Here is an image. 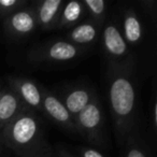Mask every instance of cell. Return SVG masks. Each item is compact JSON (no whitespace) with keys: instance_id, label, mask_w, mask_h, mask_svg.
I'll return each mask as SVG.
<instances>
[{"instance_id":"6da1fadb","label":"cell","mask_w":157,"mask_h":157,"mask_svg":"<svg viewBox=\"0 0 157 157\" xmlns=\"http://www.w3.org/2000/svg\"><path fill=\"white\" fill-rule=\"evenodd\" d=\"M110 103L116 117L123 120L130 116L135 109L136 93L129 78L116 76L110 86Z\"/></svg>"},{"instance_id":"7a4b0ae2","label":"cell","mask_w":157,"mask_h":157,"mask_svg":"<svg viewBox=\"0 0 157 157\" xmlns=\"http://www.w3.org/2000/svg\"><path fill=\"white\" fill-rule=\"evenodd\" d=\"M38 131L37 122L33 117L24 115L18 117L10 128V137L14 143L26 145L30 143Z\"/></svg>"},{"instance_id":"3957f363","label":"cell","mask_w":157,"mask_h":157,"mask_svg":"<svg viewBox=\"0 0 157 157\" xmlns=\"http://www.w3.org/2000/svg\"><path fill=\"white\" fill-rule=\"evenodd\" d=\"M103 42L107 51L114 56H122L126 52V43L118 29L110 25L103 31Z\"/></svg>"},{"instance_id":"277c9868","label":"cell","mask_w":157,"mask_h":157,"mask_svg":"<svg viewBox=\"0 0 157 157\" xmlns=\"http://www.w3.org/2000/svg\"><path fill=\"white\" fill-rule=\"evenodd\" d=\"M80 126L87 131H93L99 126L101 122V111L98 102H90L78 115Z\"/></svg>"},{"instance_id":"5b68a950","label":"cell","mask_w":157,"mask_h":157,"mask_svg":"<svg viewBox=\"0 0 157 157\" xmlns=\"http://www.w3.org/2000/svg\"><path fill=\"white\" fill-rule=\"evenodd\" d=\"M43 105L51 117H53L59 123H69L70 113L66 109L65 105L61 103L56 97L46 96L44 98Z\"/></svg>"},{"instance_id":"8992f818","label":"cell","mask_w":157,"mask_h":157,"mask_svg":"<svg viewBox=\"0 0 157 157\" xmlns=\"http://www.w3.org/2000/svg\"><path fill=\"white\" fill-rule=\"evenodd\" d=\"M90 103V94L85 90H75L66 98L65 107L69 113L78 114Z\"/></svg>"},{"instance_id":"52a82bcc","label":"cell","mask_w":157,"mask_h":157,"mask_svg":"<svg viewBox=\"0 0 157 157\" xmlns=\"http://www.w3.org/2000/svg\"><path fill=\"white\" fill-rule=\"evenodd\" d=\"M48 54L51 58L55 60H70L75 57L76 48L71 43L59 41L51 46Z\"/></svg>"},{"instance_id":"ba28073f","label":"cell","mask_w":157,"mask_h":157,"mask_svg":"<svg viewBox=\"0 0 157 157\" xmlns=\"http://www.w3.org/2000/svg\"><path fill=\"white\" fill-rule=\"evenodd\" d=\"M11 26L18 33H28L35 27V20L27 12H17L11 18Z\"/></svg>"},{"instance_id":"9c48e42d","label":"cell","mask_w":157,"mask_h":157,"mask_svg":"<svg viewBox=\"0 0 157 157\" xmlns=\"http://www.w3.org/2000/svg\"><path fill=\"white\" fill-rule=\"evenodd\" d=\"M18 107L17 98L11 93H7L0 98V121L6 122L15 114Z\"/></svg>"},{"instance_id":"30bf717a","label":"cell","mask_w":157,"mask_h":157,"mask_svg":"<svg viewBox=\"0 0 157 157\" xmlns=\"http://www.w3.org/2000/svg\"><path fill=\"white\" fill-rule=\"evenodd\" d=\"M124 31L127 41L136 43L141 38V24L135 15H129L124 22Z\"/></svg>"},{"instance_id":"8fae6325","label":"cell","mask_w":157,"mask_h":157,"mask_svg":"<svg viewBox=\"0 0 157 157\" xmlns=\"http://www.w3.org/2000/svg\"><path fill=\"white\" fill-rule=\"evenodd\" d=\"M20 92L24 100L28 105L33 107H38L41 102V95H40L39 90L33 83L29 81H25L21 84Z\"/></svg>"},{"instance_id":"7c38bea8","label":"cell","mask_w":157,"mask_h":157,"mask_svg":"<svg viewBox=\"0 0 157 157\" xmlns=\"http://www.w3.org/2000/svg\"><path fill=\"white\" fill-rule=\"evenodd\" d=\"M61 6L60 0H45L41 6L39 12L40 21L43 25H48L56 15L59 7Z\"/></svg>"},{"instance_id":"4fadbf2b","label":"cell","mask_w":157,"mask_h":157,"mask_svg":"<svg viewBox=\"0 0 157 157\" xmlns=\"http://www.w3.org/2000/svg\"><path fill=\"white\" fill-rule=\"evenodd\" d=\"M96 37V29L90 24H83L73 29L71 38L78 43H90Z\"/></svg>"},{"instance_id":"5bb4252c","label":"cell","mask_w":157,"mask_h":157,"mask_svg":"<svg viewBox=\"0 0 157 157\" xmlns=\"http://www.w3.org/2000/svg\"><path fill=\"white\" fill-rule=\"evenodd\" d=\"M82 13V6L78 1H71L69 2L63 11V18L66 20V22L72 23L75 22L80 15Z\"/></svg>"},{"instance_id":"9a60e30c","label":"cell","mask_w":157,"mask_h":157,"mask_svg":"<svg viewBox=\"0 0 157 157\" xmlns=\"http://www.w3.org/2000/svg\"><path fill=\"white\" fill-rule=\"evenodd\" d=\"M85 3L95 15H100L105 11V1L103 0H86Z\"/></svg>"},{"instance_id":"2e32d148","label":"cell","mask_w":157,"mask_h":157,"mask_svg":"<svg viewBox=\"0 0 157 157\" xmlns=\"http://www.w3.org/2000/svg\"><path fill=\"white\" fill-rule=\"evenodd\" d=\"M127 157H145V155H144L140 150L131 148V150L128 152V154H127Z\"/></svg>"},{"instance_id":"e0dca14e","label":"cell","mask_w":157,"mask_h":157,"mask_svg":"<svg viewBox=\"0 0 157 157\" xmlns=\"http://www.w3.org/2000/svg\"><path fill=\"white\" fill-rule=\"evenodd\" d=\"M17 3L16 0H0V6L3 8H11Z\"/></svg>"},{"instance_id":"ac0fdd59","label":"cell","mask_w":157,"mask_h":157,"mask_svg":"<svg viewBox=\"0 0 157 157\" xmlns=\"http://www.w3.org/2000/svg\"><path fill=\"white\" fill-rule=\"evenodd\" d=\"M84 157H103L102 155L100 154L99 152H97V151L95 150H87L84 152Z\"/></svg>"},{"instance_id":"d6986e66","label":"cell","mask_w":157,"mask_h":157,"mask_svg":"<svg viewBox=\"0 0 157 157\" xmlns=\"http://www.w3.org/2000/svg\"><path fill=\"white\" fill-rule=\"evenodd\" d=\"M0 98H1V96H0Z\"/></svg>"}]
</instances>
